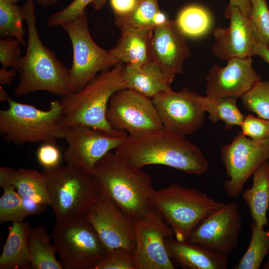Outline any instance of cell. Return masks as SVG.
<instances>
[{
	"label": "cell",
	"instance_id": "1",
	"mask_svg": "<svg viewBox=\"0 0 269 269\" xmlns=\"http://www.w3.org/2000/svg\"><path fill=\"white\" fill-rule=\"evenodd\" d=\"M115 152L138 169L149 164H160L188 174L200 175L205 173L209 166L199 147L186 136L164 128L128 135Z\"/></svg>",
	"mask_w": 269,
	"mask_h": 269
},
{
	"label": "cell",
	"instance_id": "2",
	"mask_svg": "<svg viewBox=\"0 0 269 269\" xmlns=\"http://www.w3.org/2000/svg\"><path fill=\"white\" fill-rule=\"evenodd\" d=\"M27 27L25 55L15 70L19 81L14 90L20 97L37 91H46L63 97L71 93L69 69L39 37L36 24L34 0H26L22 6Z\"/></svg>",
	"mask_w": 269,
	"mask_h": 269
},
{
	"label": "cell",
	"instance_id": "3",
	"mask_svg": "<svg viewBox=\"0 0 269 269\" xmlns=\"http://www.w3.org/2000/svg\"><path fill=\"white\" fill-rule=\"evenodd\" d=\"M92 175L100 194L112 200L132 220L153 208L155 189L150 176L115 152L110 151L98 161Z\"/></svg>",
	"mask_w": 269,
	"mask_h": 269
},
{
	"label": "cell",
	"instance_id": "4",
	"mask_svg": "<svg viewBox=\"0 0 269 269\" xmlns=\"http://www.w3.org/2000/svg\"><path fill=\"white\" fill-rule=\"evenodd\" d=\"M119 63L94 77L82 89L61 98L62 124L66 127L82 125L114 133L106 120L110 100L116 92L127 88Z\"/></svg>",
	"mask_w": 269,
	"mask_h": 269
},
{
	"label": "cell",
	"instance_id": "5",
	"mask_svg": "<svg viewBox=\"0 0 269 269\" xmlns=\"http://www.w3.org/2000/svg\"><path fill=\"white\" fill-rule=\"evenodd\" d=\"M8 107L0 111V133L15 145L26 142L55 143L64 139L67 127L62 122L59 100L50 102L48 109L16 102L9 98Z\"/></svg>",
	"mask_w": 269,
	"mask_h": 269
},
{
	"label": "cell",
	"instance_id": "6",
	"mask_svg": "<svg viewBox=\"0 0 269 269\" xmlns=\"http://www.w3.org/2000/svg\"><path fill=\"white\" fill-rule=\"evenodd\" d=\"M151 203L171 228L175 238L180 241H186L201 220L225 204L197 188L177 183L155 190Z\"/></svg>",
	"mask_w": 269,
	"mask_h": 269
},
{
	"label": "cell",
	"instance_id": "7",
	"mask_svg": "<svg viewBox=\"0 0 269 269\" xmlns=\"http://www.w3.org/2000/svg\"><path fill=\"white\" fill-rule=\"evenodd\" d=\"M57 221L84 217L100 195L92 174L69 165L42 168Z\"/></svg>",
	"mask_w": 269,
	"mask_h": 269
},
{
	"label": "cell",
	"instance_id": "8",
	"mask_svg": "<svg viewBox=\"0 0 269 269\" xmlns=\"http://www.w3.org/2000/svg\"><path fill=\"white\" fill-rule=\"evenodd\" d=\"M51 237L59 261L65 269H97L108 252L84 216L57 221Z\"/></svg>",
	"mask_w": 269,
	"mask_h": 269
},
{
	"label": "cell",
	"instance_id": "9",
	"mask_svg": "<svg viewBox=\"0 0 269 269\" xmlns=\"http://www.w3.org/2000/svg\"><path fill=\"white\" fill-rule=\"evenodd\" d=\"M67 33L73 49V61L69 69L71 92L82 89L101 72L120 62L110 52L98 46L92 39L86 11L61 26Z\"/></svg>",
	"mask_w": 269,
	"mask_h": 269
},
{
	"label": "cell",
	"instance_id": "10",
	"mask_svg": "<svg viewBox=\"0 0 269 269\" xmlns=\"http://www.w3.org/2000/svg\"><path fill=\"white\" fill-rule=\"evenodd\" d=\"M220 154L227 178L224 190L228 196L237 197L254 171L269 160V138L255 141L241 131L231 143L222 146Z\"/></svg>",
	"mask_w": 269,
	"mask_h": 269
},
{
	"label": "cell",
	"instance_id": "11",
	"mask_svg": "<svg viewBox=\"0 0 269 269\" xmlns=\"http://www.w3.org/2000/svg\"><path fill=\"white\" fill-rule=\"evenodd\" d=\"M132 223L135 238V269H175L165 244L166 239L173 233L161 213L153 207Z\"/></svg>",
	"mask_w": 269,
	"mask_h": 269
},
{
	"label": "cell",
	"instance_id": "12",
	"mask_svg": "<svg viewBox=\"0 0 269 269\" xmlns=\"http://www.w3.org/2000/svg\"><path fill=\"white\" fill-rule=\"evenodd\" d=\"M128 135L124 131L111 133L82 125L67 127L64 160L66 164L92 174L96 163L111 150L117 149Z\"/></svg>",
	"mask_w": 269,
	"mask_h": 269
},
{
	"label": "cell",
	"instance_id": "13",
	"mask_svg": "<svg viewBox=\"0 0 269 269\" xmlns=\"http://www.w3.org/2000/svg\"><path fill=\"white\" fill-rule=\"evenodd\" d=\"M106 120L113 130L130 135L163 129L152 99L129 88L112 96Z\"/></svg>",
	"mask_w": 269,
	"mask_h": 269
},
{
	"label": "cell",
	"instance_id": "14",
	"mask_svg": "<svg viewBox=\"0 0 269 269\" xmlns=\"http://www.w3.org/2000/svg\"><path fill=\"white\" fill-rule=\"evenodd\" d=\"M163 128L185 136L202 127L206 112L204 96L185 88L161 92L152 99Z\"/></svg>",
	"mask_w": 269,
	"mask_h": 269
},
{
	"label": "cell",
	"instance_id": "15",
	"mask_svg": "<svg viewBox=\"0 0 269 269\" xmlns=\"http://www.w3.org/2000/svg\"><path fill=\"white\" fill-rule=\"evenodd\" d=\"M242 226L239 208L231 202L201 220L186 241L227 257L238 245Z\"/></svg>",
	"mask_w": 269,
	"mask_h": 269
},
{
	"label": "cell",
	"instance_id": "16",
	"mask_svg": "<svg viewBox=\"0 0 269 269\" xmlns=\"http://www.w3.org/2000/svg\"><path fill=\"white\" fill-rule=\"evenodd\" d=\"M84 217L108 252L118 248L134 251L135 238L132 220L112 200L100 194Z\"/></svg>",
	"mask_w": 269,
	"mask_h": 269
},
{
	"label": "cell",
	"instance_id": "17",
	"mask_svg": "<svg viewBox=\"0 0 269 269\" xmlns=\"http://www.w3.org/2000/svg\"><path fill=\"white\" fill-rule=\"evenodd\" d=\"M227 60L225 66L213 65L206 75V96L241 98L262 81L253 67L252 57Z\"/></svg>",
	"mask_w": 269,
	"mask_h": 269
},
{
	"label": "cell",
	"instance_id": "18",
	"mask_svg": "<svg viewBox=\"0 0 269 269\" xmlns=\"http://www.w3.org/2000/svg\"><path fill=\"white\" fill-rule=\"evenodd\" d=\"M225 15L229 20L228 27H218L213 32L215 43L213 55L222 60L232 58L252 57L255 42L249 18L237 7L229 4Z\"/></svg>",
	"mask_w": 269,
	"mask_h": 269
},
{
	"label": "cell",
	"instance_id": "19",
	"mask_svg": "<svg viewBox=\"0 0 269 269\" xmlns=\"http://www.w3.org/2000/svg\"><path fill=\"white\" fill-rule=\"evenodd\" d=\"M186 39L174 20H170L153 31L151 60L172 81L176 74L182 73L184 62L190 55Z\"/></svg>",
	"mask_w": 269,
	"mask_h": 269
},
{
	"label": "cell",
	"instance_id": "20",
	"mask_svg": "<svg viewBox=\"0 0 269 269\" xmlns=\"http://www.w3.org/2000/svg\"><path fill=\"white\" fill-rule=\"evenodd\" d=\"M166 249L173 265L183 269H226L227 257L187 241L172 237L165 240Z\"/></svg>",
	"mask_w": 269,
	"mask_h": 269
},
{
	"label": "cell",
	"instance_id": "21",
	"mask_svg": "<svg viewBox=\"0 0 269 269\" xmlns=\"http://www.w3.org/2000/svg\"><path fill=\"white\" fill-rule=\"evenodd\" d=\"M121 36L110 50L120 63L133 67L151 61L150 47L153 30L120 28Z\"/></svg>",
	"mask_w": 269,
	"mask_h": 269
},
{
	"label": "cell",
	"instance_id": "22",
	"mask_svg": "<svg viewBox=\"0 0 269 269\" xmlns=\"http://www.w3.org/2000/svg\"><path fill=\"white\" fill-rule=\"evenodd\" d=\"M123 75L127 88L150 99L171 89L173 81L152 61L137 67L125 65Z\"/></svg>",
	"mask_w": 269,
	"mask_h": 269
},
{
	"label": "cell",
	"instance_id": "23",
	"mask_svg": "<svg viewBox=\"0 0 269 269\" xmlns=\"http://www.w3.org/2000/svg\"><path fill=\"white\" fill-rule=\"evenodd\" d=\"M252 176V185L242 192V198L249 208L253 222L259 229H262L268 224L269 161L261 164Z\"/></svg>",
	"mask_w": 269,
	"mask_h": 269
},
{
	"label": "cell",
	"instance_id": "24",
	"mask_svg": "<svg viewBox=\"0 0 269 269\" xmlns=\"http://www.w3.org/2000/svg\"><path fill=\"white\" fill-rule=\"evenodd\" d=\"M31 227L27 222L12 223L0 255V269H31L27 240Z\"/></svg>",
	"mask_w": 269,
	"mask_h": 269
},
{
	"label": "cell",
	"instance_id": "25",
	"mask_svg": "<svg viewBox=\"0 0 269 269\" xmlns=\"http://www.w3.org/2000/svg\"><path fill=\"white\" fill-rule=\"evenodd\" d=\"M28 247L30 256L31 269H63L56 257L51 235L46 228L38 225L31 227L28 236Z\"/></svg>",
	"mask_w": 269,
	"mask_h": 269
},
{
	"label": "cell",
	"instance_id": "26",
	"mask_svg": "<svg viewBox=\"0 0 269 269\" xmlns=\"http://www.w3.org/2000/svg\"><path fill=\"white\" fill-rule=\"evenodd\" d=\"M160 10L157 0H140L134 9L129 14L115 17V23L120 28L129 27L153 30L169 21Z\"/></svg>",
	"mask_w": 269,
	"mask_h": 269
},
{
	"label": "cell",
	"instance_id": "27",
	"mask_svg": "<svg viewBox=\"0 0 269 269\" xmlns=\"http://www.w3.org/2000/svg\"><path fill=\"white\" fill-rule=\"evenodd\" d=\"M175 24L186 37L199 38L206 35L213 25V17L204 7L191 4L182 8L177 14Z\"/></svg>",
	"mask_w": 269,
	"mask_h": 269
},
{
	"label": "cell",
	"instance_id": "28",
	"mask_svg": "<svg viewBox=\"0 0 269 269\" xmlns=\"http://www.w3.org/2000/svg\"><path fill=\"white\" fill-rule=\"evenodd\" d=\"M11 185L21 197L50 206L46 180L42 172L20 168L16 170Z\"/></svg>",
	"mask_w": 269,
	"mask_h": 269
},
{
	"label": "cell",
	"instance_id": "29",
	"mask_svg": "<svg viewBox=\"0 0 269 269\" xmlns=\"http://www.w3.org/2000/svg\"><path fill=\"white\" fill-rule=\"evenodd\" d=\"M237 100V98L233 97L204 96L205 110L208 113L209 120L212 123L223 121L226 130L241 126L245 116L238 108Z\"/></svg>",
	"mask_w": 269,
	"mask_h": 269
},
{
	"label": "cell",
	"instance_id": "30",
	"mask_svg": "<svg viewBox=\"0 0 269 269\" xmlns=\"http://www.w3.org/2000/svg\"><path fill=\"white\" fill-rule=\"evenodd\" d=\"M250 226L252 235L249 245L234 269H259L269 254V228L259 229L253 222Z\"/></svg>",
	"mask_w": 269,
	"mask_h": 269
},
{
	"label": "cell",
	"instance_id": "31",
	"mask_svg": "<svg viewBox=\"0 0 269 269\" xmlns=\"http://www.w3.org/2000/svg\"><path fill=\"white\" fill-rule=\"evenodd\" d=\"M24 21L22 7L13 0H0V35L2 37L17 39L22 46L26 31L23 27Z\"/></svg>",
	"mask_w": 269,
	"mask_h": 269
},
{
	"label": "cell",
	"instance_id": "32",
	"mask_svg": "<svg viewBox=\"0 0 269 269\" xmlns=\"http://www.w3.org/2000/svg\"><path fill=\"white\" fill-rule=\"evenodd\" d=\"M252 11L249 22L256 43L269 48V9L266 0H250Z\"/></svg>",
	"mask_w": 269,
	"mask_h": 269
},
{
	"label": "cell",
	"instance_id": "33",
	"mask_svg": "<svg viewBox=\"0 0 269 269\" xmlns=\"http://www.w3.org/2000/svg\"><path fill=\"white\" fill-rule=\"evenodd\" d=\"M2 189L3 192L0 198V224L23 222L28 215L15 187L10 185Z\"/></svg>",
	"mask_w": 269,
	"mask_h": 269
},
{
	"label": "cell",
	"instance_id": "34",
	"mask_svg": "<svg viewBox=\"0 0 269 269\" xmlns=\"http://www.w3.org/2000/svg\"><path fill=\"white\" fill-rule=\"evenodd\" d=\"M241 99L243 106L249 112L269 121V80L258 83Z\"/></svg>",
	"mask_w": 269,
	"mask_h": 269
},
{
	"label": "cell",
	"instance_id": "35",
	"mask_svg": "<svg viewBox=\"0 0 269 269\" xmlns=\"http://www.w3.org/2000/svg\"><path fill=\"white\" fill-rule=\"evenodd\" d=\"M97 269H135L134 251L124 248L111 250Z\"/></svg>",
	"mask_w": 269,
	"mask_h": 269
},
{
	"label": "cell",
	"instance_id": "36",
	"mask_svg": "<svg viewBox=\"0 0 269 269\" xmlns=\"http://www.w3.org/2000/svg\"><path fill=\"white\" fill-rule=\"evenodd\" d=\"M95 0H74L61 10L52 14L47 19L46 23L49 27L61 26L81 15L86 11L87 5Z\"/></svg>",
	"mask_w": 269,
	"mask_h": 269
},
{
	"label": "cell",
	"instance_id": "37",
	"mask_svg": "<svg viewBox=\"0 0 269 269\" xmlns=\"http://www.w3.org/2000/svg\"><path fill=\"white\" fill-rule=\"evenodd\" d=\"M241 131L246 136L255 141L269 138V121L249 114L245 116Z\"/></svg>",
	"mask_w": 269,
	"mask_h": 269
},
{
	"label": "cell",
	"instance_id": "38",
	"mask_svg": "<svg viewBox=\"0 0 269 269\" xmlns=\"http://www.w3.org/2000/svg\"><path fill=\"white\" fill-rule=\"evenodd\" d=\"M20 45L14 38L0 39V63L2 67L15 70L21 57Z\"/></svg>",
	"mask_w": 269,
	"mask_h": 269
},
{
	"label": "cell",
	"instance_id": "39",
	"mask_svg": "<svg viewBox=\"0 0 269 269\" xmlns=\"http://www.w3.org/2000/svg\"><path fill=\"white\" fill-rule=\"evenodd\" d=\"M38 163L43 169H51L60 165L62 155L55 143H41L36 152Z\"/></svg>",
	"mask_w": 269,
	"mask_h": 269
},
{
	"label": "cell",
	"instance_id": "40",
	"mask_svg": "<svg viewBox=\"0 0 269 269\" xmlns=\"http://www.w3.org/2000/svg\"><path fill=\"white\" fill-rule=\"evenodd\" d=\"M115 17L126 16L132 12L140 0H109Z\"/></svg>",
	"mask_w": 269,
	"mask_h": 269
},
{
	"label": "cell",
	"instance_id": "41",
	"mask_svg": "<svg viewBox=\"0 0 269 269\" xmlns=\"http://www.w3.org/2000/svg\"><path fill=\"white\" fill-rule=\"evenodd\" d=\"M21 199L23 207L28 216L39 214L46 210L47 205L44 204L22 197Z\"/></svg>",
	"mask_w": 269,
	"mask_h": 269
},
{
	"label": "cell",
	"instance_id": "42",
	"mask_svg": "<svg viewBox=\"0 0 269 269\" xmlns=\"http://www.w3.org/2000/svg\"><path fill=\"white\" fill-rule=\"evenodd\" d=\"M16 169L7 166L0 167V187L11 185Z\"/></svg>",
	"mask_w": 269,
	"mask_h": 269
},
{
	"label": "cell",
	"instance_id": "43",
	"mask_svg": "<svg viewBox=\"0 0 269 269\" xmlns=\"http://www.w3.org/2000/svg\"><path fill=\"white\" fill-rule=\"evenodd\" d=\"M16 71L11 68L2 67L0 69V84L1 86L11 84L16 76Z\"/></svg>",
	"mask_w": 269,
	"mask_h": 269
},
{
	"label": "cell",
	"instance_id": "44",
	"mask_svg": "<svg viewBox=\"0 0 269 269\" xmlns=\"http://www.w3.org/2000/svg\"><path fill=\"white\" fill-rule=\"evenodd\" d=\"M229 4L239 8L247 17H249L252 11V5L250 0H229Z\"/></svg>",
	"mask_w": 269,
	"mask_h": 269
},
{
	"label": "cell",
	"instance_id": "45",
	"mask_svg": "<svg viewBox=\"0 0 269 269\" xmlns=\"http://www.w3.org/2000/svg\"><path fill=\"white\" fill-rule=\"evenodd\" d=\"M253 55H258L269 64V48L259 43H255Z\"/></svg>",
	"mask_w": 269,
	"mask_h": 269
},
{
	"label": "cell",
	"instance_id": "46",
	"mask_svg": "<svg viewBox=\"0 0 269 269\" xmlns=\"http://www.w3.org/2000/svg\"><path fill=\"white\" fill-rule=\"evenodd\" d=\"M15 2H17L19 0H13ZM37 3L41 7H47L53 4L59 0H35Z\"/></svg>",
	"mask_w": 269,
	"mask_h": 269
},
{
	"label": "cell",
	"instance_id": "47",
	"mask_svg": "<svg viewBox=\"0 0 269 269\" xmlns=\"http://www.w3.org/2000/svg\"><path fill=\"white\" fill-rule=\"evenodd\" d=\"M109 0H95L92 4L96 10L100 9Z\"/></svg>",
	"mask_w": 269,
	"mask_h": 269
},
{
	"label": "cell",
	"instance_id": "48",
	"mask_svg": "<svg viewBox=\"0 0 269 269\" xmlns=\"http://www.w3.org/2000/svg\"><path fill=\"white\" fill-rule=\"evenodd\" d=\"M9 97L6 91L3 88L2 86L0 87V102H4L8 101Z\"/></svg>",
	"mask_w": 269,
	"mask_h": 269
},
{
	"label": "cell",
	"instance_id": "49",
	"mask_svg": "<svg viewBox=\"0 0 269 269\" xmlns=\"http://www.w3.org/2000/svg\"><path fill=\"white\" fill-rule=\"evenodd\" d=\"M267 261L264 266V269H269V254L268 256Z\"/></svg>",
	"mask_w": 269,
	"mask_h": 269
}]
</instances>
